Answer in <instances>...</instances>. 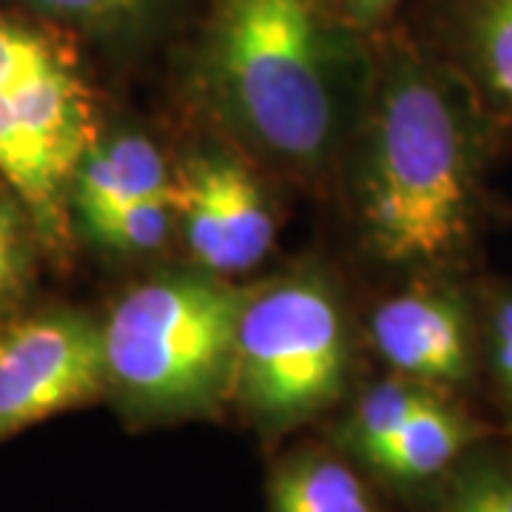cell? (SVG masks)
<instances>
[{"label": "cell", "mask_w": 512, "mask_h": 512, "mask_svg": "<svg viewBox=\"0 0 512 512\" xmlns=\"http://www.w3.org/2000/svg\"><path fill=\"white\" fill-rule=\"evenodd\" d=\"M356 211L387 265L430 268L464 248L476 214L470 94L410 49H390L367 92Z\"/></svg>", "instance_id": "1"}, {"label": "cell", "mask_w": 512, "mask_h": 512, "mask_svg": "<svg viewBox=\"0 0 512 512\" xmlns=\"http://www.w3.org/2000/svg\"><path fill=\"white\" fill-rule=\"evenodd\" d=\"M211 106L268 160L319 174L350 120V69L325 0H214Z\"/></svg>", "instance_id": "2"}, {"label": "cell", "mask_w": 512, "mask_h": 512, "mask_svg": "<svg viewBox=\"0 0 512 512\" xmlns=\"http://www.w3.org/2000/svg\"><path fill=\"white\" fill-rule=\"evenodd\" d=\"M251 291L217 274H168L126 291L103 322L106 393L134 419L208 416L231 399Z\"/></svg>", "instance_id": "3"}, {"label": "cell", "mask_w": 512, "mask_h": 512, "mask_svg": "<svg viewBox=\"0 0 512 512\" xmlns=\"http://www.w3.org/2000/svg\"><path fill=\"white\" fill-rule=\"evenodd\" d=\"M348 376V319L322 276H288L251 291L239 316L231 399L259 430L285 433L322 416Z\"/></svg>", "instance_id": "4"}, {"label": "cell", "mask_w": 512, "mask_h": 512, "mask_svg": "<svg viewBox=\"0 0 512 512\" xmlns=\"http://www.w3.org/2000/svg\"><path fill=\"white\" fill-rule=\"evenodd\" d=\"M94 140L92 94L77 69L0 92V177L49 248L66 242L74 171Z\"/></svg>", "instance_id": "5"}, {"label": "cell", "mask_w": 512, "mask_h": 512, "mask_svg": "<svg viewBox=\"0 0 512 512\" xmlns=\"http://www.w3.org/2000/svg\"><path fill=\"white\" fill-rule=\"evenodd\" d=\"M103 393V322L49 311L0 328V441Z\"/></svg>", "instance_id": "6"}, {"label": "cell", "mask_w": 512, "mask_h": 512, "mask_svg": "<svg viewBox=\"0 0 512 512\" xmlns=\"http://www.w3.org/2000/svg\"><path fill=\"white\" fill-rule=\"evenodd\" d=\"M174 205L185 242L208 274L251 271L274 245V211L262 185L228 154L191 157L174 174Z\"/></svg>", "instance_id": "7"}, {"label": "cell", "mask_w": 512, "mask_h": 512, "mask_svg": "<svg viewBox=\"0 0 512 512\" xmlns=\"http://www.w3.org/2000/svg\"><path fill=\"white\" fill-rule=\"evenodd\" d=\"M370 339L393 373L453 393L473 379L476 339L467 302L450 288H413L384 299Z\"/></svg>", "instance_id": "8"}, {"label": "cell", "mask_w": 512, "mask_h": 512, "mask_svg": "<svg viewBox=\"0 0 512 512\" xmlns=\"http://www.w3.org/2000/svg\"><path fill=\"white\" fill-rule=\"evenodd\" d=\"M487 436L490 430L481 421L453 402L447 390H439L384 444L370 470L402 487L433 484Z\"/></svg>", "instance_id": "9"}, {"label": "cell", "mask_w": 512, "mask_h": 512, "mask_svg": "<svg viewBox=\"0 0 512 512\" xmlns=\"http://www.w3.org/2000/svg\"><path fill=\"white\" fill-rule=\"evenodd\" d=\"M174 177L163 154L143 134H114L94 140L74 171L72 211L80 225L106 217L128 202L168 194Z\"/></svg>", "instance_id": "10"}, {"label": "cell", "mask_w": 512, "mask_h": 512, "mask_svg": "<svg viewBox=\"0 0 512 512\" xmlns=\"http://www.w3.org/2000/svg\"><path fill=\"white\" fill-rule=\"evenodd\" d=\"M268 512H382L373 490L345 458L302 450L268 478Z\"/></svg>", "instance_id": "11"}, {"label": "cell", "mask_w": 512, "mask_h": 512, "mask_svg": "<svg viewBox=\"0 0 512 512\" xmlns=\"http://www.w3.org/2000/svg\"><path fill=\"white\" fill-rule=\"evenodd\" d=\"M458 52L473 94L487 109L512 120V0H464Z\"/></svg>", "instance_id": "12"}, {"label": "cell", "mask_w": 512, "mask_h": 512, "mask_svg": "<svg viewBox=\"0 0 512 512\" xmlns=\"http://www.w3.org/2000/svg\"><path fill=\"white\" fill-rule=\"evenodd\" d=\"M433 393H439V387L407 379L402 373H393L382 382L370 384L348 410L336 433V444L350 458L370 467L373 458L384 450V444L402 430L404 421Z\"/></svg>", "instance_id": "13"}, {"label": "cell", "mask_w": 512, "mask_h": 512, "mask_svg": "<svg viewBox=\"0 0 512 512\" xmlns=\"http://www.w3.org/2000/svg\"><path fill=\"white\" fill-rule=\"evenodd\" d=\"M433 487L430 512H512V447L478 441Z\"/></svg>", "instance_id": "14"}, {"label": "cell", "mask_w": 512, "mask_h": 512, "mask_svg": "<svg viewBox=\"0 0 512 512\" xmlns=\"http://www.w3.org/2000/svg\"><path fill=\"white\" fill-rule=\"evenodd\" d=\"M174 222H177V205L171 188L168 194L128 202L123 208L86 222L80 228L103 248L123 254H146L154 248H163L165 239L171 237Z\"/></svg>", "instance_id": "15"}, {"label": "cell", "mask_w": 512, "mask_h": 512, "mask_svg": "<svg viewBox=\"0 0 512 512\" xmlns=\"http://www.w3.org/2000/svg\"><path fill=\"white\" fill-rule=\"evenodd\" d=\"M72 69V57L66 55L55 37L43 35L9 15H0V92Z\"/></svg>", "instance_id": "16"}, {"label": "cell", "mask_w": 512, "mask_h": 512, "mask_svg": "<svg viewBox=\"0 0 512 512\" xmlns=\"http://www.w3.org/2000/svg\"><path fill=\"white\" fill-rule=\"evenodd\" d=\"M35 222L15 191H0V316L9 313L32 282Z\"/></svg>", "instance_id": "17"}, {"label": "cell", "mask_w": 512, "mask_h": 512, "mask_svg": "<svg viewBox=\"0 0 512 512\" xmlns=\"http://www.w3.org/2000/svg\"><path fill=\"white\" fill-rule=\"evenodd\" d=\"M46 18L92 35L134 32L157 15L163 0H20Z\"/></svg>", "instance_id": "18"}, {"label": "cell", "mask_w": 512, "mask_h": 512, "mask_svg": "<svg viewBox=\"0 0 512 512\" xmlns=\"http://www.w3.org/2000/svg\"><path fill=\"white\" fill-rule=\"evenodd\" d=\"M487 356L501 402L512 413V291L498 293L487 316Z\"/></svg>", "instance_id": "19"}, {"label": "cell", "mask_w": 512, "mask_h": 512, "mask_svg": "<svg viewBox=\"0 0 512 512\" xmlns=\"http://www.w3.org/2000/svg\"><path fill=\"white\" fill-rule=\"evenodd\" d=\"M399 0H348L350 12L359 20H379L384 12H390Z\"/></svg>", "instance_id": "20"}]
</instances>
